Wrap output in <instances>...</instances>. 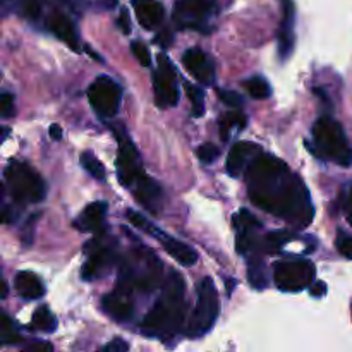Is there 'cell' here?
I'll return each mask as SVG.
<instances>
[{
    "label": "cell",
    "mask_w": 352,
    "mask_h": 352,
    "mask_svg": "<svg viewBox=\"0 0 352 352\" xmlns=\"http://www.w3.org/2000/svg\"><path fill=\"white\" fill-rule=\"evenodd\" d=\"M246 182L254 206L296 229H305L315 219V206L305 181L280 158L261 151L248 167Z\"/></svg>",
    "instance_id": "obj_1"
},
{
    "label": "cell",
    "mask_w": 352,
    "mask_h": 352,
    "mask_svg": "<svg viewBox=\"0 0 352 352\" xmlns=\"http://www.w3.org/2000/svg\"><path fill=\"white\" fill-rule=\"evenodd\" d=\"M186 318V282L179 272L170 270L162 292L141 322V333L150 339L167 340L182 330Z\"/></svg>",
    "instance_id": "obj_2"
},
{
    "label": "cell",
    "mask_w": 352,
    "mask_h": 352,
    "mask_svg": "<svg viewBox=\"0 0 352 352\" xmlns=\"http://www.w3.org/2000/svg\"><path fill=\"white\" fill-rule=\"evenodd\" d=\"M164 280V263L157 253L148 248L134 246L119 261V278L117 285L131 292L150 294Z\"/></svg>",
    "instance_id": "obj_3"
},
{
    "label": "cell",
    "mask_w": 352,
    "mask_h": 352,
    "mask_svg": "<svg viewBox=\"0 0 352 352\" xmlns=\"http://www.w3.org/2000/svg\"><path fill=\"white\" fill-rule=\"evenodd\" d=\"M313 141L315 150L313 153L323 160H330L342 167L352 164V148L347 141L342 126L332 117H320L313 126Z\"/></svg>",
    "instance_id": "obj_4"
},
{
    "label": "cell",
    "mask_w": 352,
    "mask_h": 352,
    "mask_svg": "<svg viewBox=\"0 0 352 352\" xmlns=\"http://www.w3.org/2000/svg\"><path fill=\"white\" fill-rule=\"evenodd\" d=\"M3 177L10 198L19 205L40 203L47 196V184L43 177L26 162L10 160L3 172Z\"/></svg>",
    "instance_id": "obj_5"
},
{
    "label": "cell",
    "mask_w": 352,
    "mask_h": 352,
    "mask_svg": "<svg viewBox=\"0 0 352 352\" xmlns=\"http://www.w3.org/2000/svg\"><path fill=\"white\" fill-rule=\"evenodd\" d=\"M220 313V299L219 291L210 277H205L196 285V302L195 309L191 313L188 327H186V336L189 339H201L215 325Z\"/></svg>",
    "instance_id": "obj_6"
},
{
    "label": "cell",
    "mask_w": 352,
    "mask_h": 352,
    "mask_svg": "<svg viewBox=\"0 0 352 352\" xmlns=\"http://www.w3.org/2000/svg\"><path fill=\"white\" fill-rule=\"evenodd\" d=\"M85 253L88 254V260L82 265L81 277L85 280H95L103 277L117 263V243L116 239L107 236V232L96 234L91 241L85 246Z\"/></svg>",
    "instance_id": "obj_7"
},
{
    "label": "cell",
    "mask_w": 352,
    "mask_h": 352,
    "mask_svg": "<svg viewBox=\"0 0 352 352\" xmlns=\"http://www.w3.org/2000/svg\"><path fill=\"white\" fill-rule=\"evenodd\" d=\"M315 265L306 258L280 260L274 265V280L278 291L301 292L315 280Z\"/></svg>",
    "instance_id": "obj_8"
},
{
    "label": "cell",
    "mask_w": 352,
    "mask_h": 352,
    "mask_svg": "<svg viewBox=\"0 0 352 352\" xmlns=\"http://www.w3.org/2000/svg\"><path fill=\"white\" fill-rule=\"evenodd\" d=\"M113 133H116L117 143H119L116 162L117 179H119V182L124 188L133 189L134 184L143 175H146L143 170V164H141V157L122 126H113Z\"/></svg>",
    "instance_id": "obj_9"
},
{
    "label": "cell",
    "mask_w": 352,
    "mask_h": 352,
    "mask_svg": "<svg viewBox=\"0 0 352 352\" xmlns=\"http://www.w3.org/2000/svg\"><path fill=\"white\" fill-rule=\"evenodd\" d=\"M215 12L217 3L213 0H177L174 7L175 28L210 33V21Z\"/></svg>",
    "instance_id": "obj_10"
},
{
    "label": "cell",
    "mask_w": 352,
    "mask_h": 352,
    "mask_svg": "<svg viewBox=\"0 0 352 352\" xmlns=\"http://www.w3.org/2000/svg\"><path fill=\"white\" fill-rule=\"evenodd\" d=\"M88 100L100 119H112L122 102V88L109 76H98L88 88Z\"/></svg>",
    "instance_id": "obj_11"
},
{
    "label": "cell",
    "mask_w": 352,
    "mask_h": 352,
    "mask_svg": "<svg viewBox=\"0 0 352 352\" xmlns=\"http://www.w3.org/2000/svg\"><path fill=\"white\" fill-rule=\"evenodd\" d=\"M158 65L153 71L155 103L158 109H170L179 102L177 71L165 54H158Z\"/></svg>",
    "instance_id": "obj_12"
},
{
    "label": "cell",
    "mask_w": 352,
    "mask_h": 352,
    "mask_svg": "<svg viewBox=\"0 0 352 352\" xmlns=\"http://www.w3.org/2000/svg\"><path fill=\"white\" fill-rule=\"evenodd\" d=\"M232 226L236 229V248L239 254H250L256 253L261 250V241L258 239L256 232L263 229V223L256 219L248 210H239L237 215H234Z\"/></svg>",
    "instance_id": "obj_13"
},
{
    "label": "cell",
    "mask_w": 352,
    "mask_h": 352,
    "mask_svg": "<svg viewBox=\"0 0 352 352\" xmlns=\"http://www.w3.org/2000/svg\"><path fill=\"white\" fill-rule=\"evenodd\" d=\"M282 2V21L277 31V52L282 62L292 55L296 43V7L292 0Z\"/></svg>",
    "instance_id": "obj_14"
},
{
    "label": "cell",
    "mask_w": 352,
    "mask_h": 352,
    "mask_svg": "<svg viewBox=\"0 0 352 352\" xmlns=\"http://www.w3.org/2000/svg\"><path fill=\"white\" fill-rule=\"evenodd\" d=\"M102 309L107 316L116 322H129L134 316L133 292L116 285V289L102 299Z\"/></svg>",
    "instance_id": "obj_15"
},
{
    "label": "cell",
    "mask_w": 352,
    "mask_h": 352,
    "mask_svg": "<svg viewBox=\"0 0 352 352\" xmlns=\"http://www.w3.org/2000/svg\"><path fill=\"white\" fill-rule=\"evenodd\" d=\"M182 64L203 85H213L215 81V64L201 48H188L182 55Z\"/></svg>",
    "instance_id": "obj_16"
},
{
    "label": "cell",
    "mask_w": 352,
    "mask_h": 352,
    "mask_svg": "<svg viewBox=\"0 0 352 352\" xmlns=\"http://www.w3.org/2000/svg\"><path fill=\"white\" fill-rule=\"evenodd\" d=\"M261 153L260 144L251 143V141H239L230 148L229 155H227L226 168L227 174L232 177H239L241 174L248 170L251 162L256 158V155Z\"/></svg>",
    "instance_id": "obj_17"
},
{
    "label": "cell",
    "mask_w": 352,
    "mask_h": 352,
    "mask_svg": "<svg viewBox=\"0 0 352 352\" xmlns=\"http://www.w3.org/2000/svg\"><path fill=\"white\" fill-rule=\"evenodd\" d=\"M47 28L58 38V40L64 41L67 47H71L74 52H79V38H78V30H76L74 23L69 19L67 14H64L62 10L54 9L47 16Z\"/></svg>",
    "instance_id": "obj_18"
},
{
    "label": "cell",
    "mask_w": 352,
    "mask_h": 352,
    "mask_svg": "<svg viewBox=\"0 0 352 352\" xmlns=\"http://www.w3.org/2000/svg\"><path fill=\"white\" fill-rule=\"evenodd\" d=\"M153 237H157V239L160 241L162 248L167 251L168 256L174 258V260L177 261L179 265H182V267H192V265H196V261H198V253H196L191 246H188V244L182 243V241L175 239V237L168 236V234H165L164 230H160L158 227L157 230H155Z\"/></svg>",
    "instance_id": "obj_19"
},
{
    "label": "cell",
    "mask_w": 352,
    "mask_h": 352,
    "mask_svg": "<svg viewBox=\"0 0 352 352\" xmlns=\"http://www.w3.org/2000/svg\"><path fill=\"white\" fill-rule=\"evenodd\" d=\"M134 196L138 201L151 213H158L164 205V191L158 186L157 181L150 179L148 175H143L140 181L134 184Z\"/></svg>",
    "instance_id": "obj_20"
},
{
    "label": "cell",
    "mask_w": 352,
    "mask_h": 352,
    "mask_svg": "<svg viewBox=\"0 0 352 352\" xmlns=\"http://www.w3.org/2000/svg\"><path fill=\"white\" fill-rule=\"evenodd\" d=\"M107 210H109V205H107L105 201L89 203V205L82 210L81 215L78 217L74 226L78 227L79 230H85V232H95V234L103 232V223H105Z\"/></svg>",
    "instance_id": "obj_21"
},
{
    "label": "cell",
    "mask_w": 352,
    "mask_h": 352,
    "mask_svg": "<svg viewBox=\"0 0 352 352\" xmlns=\"http://www.w3.org/2000/svg\"><path fill=\"white\" fill-rule=\"evenodd\" d=\"M133 7L144 30H155L165 17V9L158 0H133Z\"/></svg>",
    "instance_id": "obj_22"
},
{
    "label": "cell",
    "mask_w": 352,
    "mask_h": 352,
    "mask_svg": "<svg viewBox=\"0 0 352 352\" xmlns=\"http://www.w3.org/2000/svg\"><path fill=\"white\" fill-rule=\"evenodd\" d=\"M14 287H16V292L21 298L30 299V301L43 298L45 294L43 282L40 280L36 274L28 270L17 272L16 277H14Z\"/></svg>",
    "instance_id": "obj_23"
},
{
    "label": "cell",
    "mask_w": 352,
    "mask_h": 352,
    "mask_svg": "<svg viewBox=\"0 0 352 352\" xmlns=\"http://www.w3.org/2000/svg\"><path fill=\"white\" fill-rule=\"evenodd\" d=\"M248 280L251 287L256 291H265L268 287L267 268H265L263 258L258 253L248 254Z\"/></svg>",
    "instance_id": "obj_24"
},
{
    "label": "cell",
    "mask_w": 352,
    "mask_h": 352,
    "mask_svg": "<svg viewBox=\"0 0 352 352\" xmlns=\"http://www.w3.org/2000/svg\"><path fill=\"white\" fill-rule=\"evenodd\" d=\"M31 329L38 330V332L52 333L57 329V318L52 315L50 308L48 306H40L36 311L33 313V318H31Z\"/></svg>",
    "instance_id": "obj_25"
},
{
    "label": "cell",
    "mask_w": 352,
    "mask_h": 352,
    "mask_svg": "<svg viewBox=\"0 0 352 352\" xmlns=\"http://www.w3.org/2000/svg\"><path fill=\"white\" fill-rule=\"evenodd\" d=\"M248 124L246 116L243 112H227L220 117L219 120V127H220V134H222V140L227 141L229 140L230 131H241L244 129Z\"/></svg>",
    "instance_id": "obj_26"
},
{
    "label": "cell",
    "mask_w": 352,
    "mask_h": 352,
    "mask_svg": "<svg viewBox=\"0 0 352 352\" xmlns=\"http://www.w3.org/2000/svg\"><path fill=\"white\" fill-rule=\"evenodd\" d=\"M292 239V234L289 230H277V232H270L263 237L261 241V250L265 253H278L289 241Z\"/></svg>",
    "instance_id": "obj_27"
},
{
    "label": "cell",
    "mask_w": 352,
    "mask_h": 352,
    "mask_svg": "<svg viewBox=\"0 0 352 352\" xmlns=\"http://www.w3.org/2000/svg\"><path fill=\"white\" fill-rule=\"evenodd\" d=\"M244 88L248 89L254 100H267L272 95V86L263 76H253L248 81H244Z\"/></svg>",
    "instance_id": "obj_28"
},
{
    "label": "cell",
    "mask_w": 352,
    "mask_h": 352,
    "mask_svg": "<svg viewBox=\"0 0 352 352\" xmlns=\"http://www.w3.org/2000/svg\"><path fill=\"white\" fill-rule=\"evenodd\" d=\"M184 89L186 95L192 103V116L201 117L205 113V91L189 81H184Z\"/></svg>",
    "instance_id": "obj_29"
},
{
    "label": "cell",
    "mask_w": 352,
    "mask_h": 352,
    "mask_svg": "<svg viewBox=\"0 0 352 352\" xmlns=\"http://www.w3.org/2000/svg\"><path fill=\"white\" fill-rule=\"evenodd\" d=\"M81 165L85 167V170L88 172L91 177L98 179V181H105V167H103L102 162L91 153V151H82L81 153Z\"/></svg>",
    "instance_id": "obj_30"
},
{
    "label": "cell",
    "mask_w": 352,
    "mask_h": 352,
    "mask_svg": "<svg viewBox=\"0 0 352 352\" xmlns=\"http://www.w3.org/2000/svg\"><path fill=\"white\" fill-rule=\"evenodd\" d=\"M0 340H2L3 346H10V344L21 342L19 332H17L12 320H10L6 313H2V316H0Z\"/></svg>",
    "instance_id": "obj_31"
},
{
    "label": "cell",
    "mask_w": 352,
    "mask_h": 352,
    "mask_svg": "<svg viewBox=\"0 0 352 352\" xmlns=\"http://www.w3.org/2000/svg\"><path fill=\"white\" fill-rule=\"evenodd\" d=\"M41 2L43 0H17L21 16H24L26 19L36 21L41 14Z\"/></svg>",
    "instance_id": "obj_32"
},
{
    "label": "cell",
    "mask_w": 352,
    "mask_h": 352,
    "mask_svg": "<svg viewBox=\"0 0 352 352\" xmlns=\"http://www.w3.org/2000/svg\"><path fill=\"white\" fill-rule=\"evenodd\" d=\"M127 219H129V222L133 223L134 227H138V229L143 230V232L150 234V236H153L155 230H157V226H153V223H151L146 217H143L141 213L134 212V210H127Z\"/></svg>",
    "instance_id": "obj_33"
},
{
    "label": "cell",
    "mask_w": 352,
    "mask_h": 352,
    "mask_svg": "<svg viewBox=\"0 0 352 352\" xmlns=\"http://www.w3.org/2000/svg\"><path fill=\"white\" fill-rule=\"evenodd\" d=\"M196 155H198V158L201 160V164H213V162L219 158L220 148L215 146L213 143H205L198 148Z\"/></svg>",
    "instance_id": "obj_34"
},
{
    "label": "cell",
    "mask_w": 352,
    "mask_h": 352,
    "mask_svg": "<svg viewBox=\"0 0 352 352\" xmlns=\"http://www.w3.org/2000/svg\"><path fill=\"white\" fill-rule=\"evenodd\" d=\"M336 244H337V250H339V253L342 254V256L352 260V236L351 234L344 232V230H339V232H337Z\"/></svg>",
    "instance_id": "obj_35"
},
{
    "label": "cell",
    "mask_w": 352,
    "mask_h": 352,
    "mask_svg": "<svg viewBox=\"0 0 352 352\" xmlns=\"http://www.w3.org/2000/svg\"><path fill=\"white\" fill-rule=\"evenodd\" d=\"M131 48H133L134 57L138 58V62H140L141 65H144V67L151 65L150 50L146 48V45L141 43V41H133V43H131Z\"/></svg>",
    "instance_id": "obj_36"
},
{
    "label": "cell",
    "mask_w": 352,
    "mask_h": 352,
    "mask_svg": "<svg viewBox=\"0 0 352 352\" xmlns=\"http://www.w3.org/2000/svg\"><path fill=\"white\" fill-rule=\"evenodd\" d=\"M217 95H219V98L226 105L234 107V109H239L243 105V96L236 91H230V89H217Z\"/></svg>",
    "instance_id": "obj_37"
},
{
    "label": "cell",
    "mask_w": 352,
    "mask_h": 352,
    "mask_svg": "<svg viewBox=\"0 0 352 352\" xmlns=\"http://www.w3.org/2000/svg\"><path fill=\"white\" fill-rule=\"evenodd\" d=\"M0 112H2L3 119H9V117L14 116V96L10 93L3 91L2 98H0Z\"/></svg>",
    "instance_id": "obj_38"
},
{
    "label": "cell",
    "mask_w": 352,
    "mask_h": 352,
    "mask_svg": "<svg viewBox=\"0 0 352 352\" xmlns=\"http://www.w3.org/2000/svg\"><path fill=\"white\" fill-rule=\"evenodd\" d=\"M102 349L103 351H109V352H126V351H129V344L124 342V340L120 339V337H116V339H113L112 342L105 344V346H103Z\"/></svg>",
    "instance_id": "obj_39"
},
{
    "label": "cell",
    "mask_w": 352,
    "mask_h": 352,
    "mask_svg": "<svg viewBox=\"0 0 352 352\" xmlns=\"http://www.w3.org/2000/svg\"><path fill=\"white\" fill-rule=\"evenodd\" d=\"M117 26H119V30L122 31L124 34L131 33V23H129V14H127V10H122V12H120V17H119V23H117Z\"/></svg>",
    "instance_id": "obj_40"
},
{
    "label": "cell",
    "mask_w": 352,
    "mask_h": 352,
    "mask_svg": "<svg viewBox=\"0 0 352 352\" xmlns=\"http://www.w3.org/2000/svg\"><path fill=\"white\" fill-rule=\"evenodd\" d=\"M313 298H323L327 294V285L323 282H316V284H311V289H309Z\"/></svg>",
    "instance_id": "obj_41"
},
{
    "label": "cell",
    "mask_w": 352,
    "mask_h": 352,
    "mask_svg": "<svg viewBox=\"0 0 352 352\" xmlns=\"http://www.w3.org/2000/svg\"><path fill=\"white\" fill-rule=\"evenodd\" d=\"M344 210H346L347 222L352 226V186H351L349 192H347V199H346V203H344Z\"/></svg>",
    "instance_id": "obj_42"
},
{
    "label": "cell",
    "mask_w": 352,
    "mask_h": 352,
    "mask_svg": "<svg viewBox=\"0 0 352 352\" xmlns=\"http://www.w3.org/2000/svg\"><path fill=\"white\" fill-rule=\"evenodd\" d=\"M155 40H157V43H160L162 45V48H167L168 45H170V41H172V36H170V33H160L158 34L157 38H155Z\"/></svg>",
    "instance_id": "obj_43"
},
{
    "label": "cell",
    "mask_w": 352,
    "mask_h": 352,
    "mask_svg": "<svg viewBox=\"0 0 352 352\" xmlns=\"http://www.w3.org/2000/svg\"><path fill=\"white\" fill-rule=\"evenodd\" d=\"M96 3H98L100 9L102 10H109V9H113V7L117 6V0H98Z\"/></svg>",
    "instance_id": "obj_44"
},
{
    "label": "cell",
    "mask_w": 352,
    "mask_h": 352,
    "mask_svg": "<svg viewBox=\"0 0 352 352\" xmlns=\"http://www.w3.org/2000/svg\"><path fill=\"white\" fill-rule=\"evenodd\" d=\"M50 138L52 140H60L62 138V129L60 126H57V124H54V126H50Z\"/></svg>",
    "instance_id": "obj_45"
},
{
    "label": "cell",
    "mask_w": 352,
    "mask_h": 352,
    "mask_svg": "<svg viewBox=\"0 0 352 352\" xmlns=\"http://www.w3.org/2000/svg\"><path fill=\"white\" fill-rule=\"evenodd\" d=\"M237 282L234 278H226V287H227V296H232V287H236Z\"/></svg>",
    "instance_id": "obj_46"
},
{
    "label": "cell",
    "mask_w": 352,
    "mask_h": 352,
    "mask_svg": "<svg viewBox=\"0 0 352 352\" xmlns=\"http://www.w3.org/2000/svg\"><path fill=\"white\" fill-rule=\"evenodd\" d=\"M7 296V284L6 282H2V298H6Z\"/></svg>",
    "instance_id": "obj_47"
},
{
    "label": "cell",
    "mask_w": 352,
    "mask_h": 352,
    "mask_svg": "<svg viewBox=\"0 0 352 352\" xmlns=\"http://www.w3.org/2000/svg\"><path fill=\"white\" fill-rule=\"evenodd\" d=\"M3 3V14H7V0H2Z\"/></svg>",
    "instance_id": "obj_48"
}]
</instances>
